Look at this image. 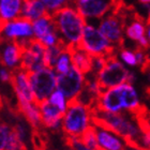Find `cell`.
Returning a JSON list of instances; mask_svg holds the SVG:
<instances>
[{
	"label": "cell",
	"mask_w": 150,
	"mask_h": 150,
	"mask_svg": "<svg viewBox=\"0 0 150 150\" xmlns=\"http://www.w3.org/2000/svg\"><path fill=\"white\" fill-rule=\"evenodd\" d=\"M61 43L68 48L79 45L87 21L75 4L68 6L53 14Z\"/></svg>",
	"instance_id": "obj_3"
},
{
	"label": "cell",
	"mask_w": 150,
	"mask_h": 150,
	"mask_svg": "<svg viewBox=\"0 0 150 150\" xmlns=\"http://www.w3.org/2000/svg\"><path fill=\"white\" fill-rule=\"evenodd\" d=\"M73 67L72 63V55H71V50L66 47L61 52L59 57L57 58L56 63L54 66V70L57 74H64L69 72L71 68Z\"/></svg>",
	"instance_id": "obj_23"
},
{
	"label": "cell",
	"mask_w": 150,
	"mask_h": 150,
	"mask_svg": "<svg viewBox=\"0 0 150 150\" xmlns=\"http://www.w3.org/2000/svg\"><path fill=\"white\" fill-rule=\"evenodd\" d=\"M26 149H27V144L21 139V137L16 134V132L13 129L12 132H11V135H10L9 137V142H8V146H6V150H26Z\"/></svg>",
	"instance_id": "obj_28"
},
{
	"label": "cell",
	"mask_w": 150,
	"mask_h": 150,
	"mask_svg": "<svg viewBox=\"0 0 150 150\" xmlns=\"http://www.w3.org/2000/svg\"><path fill=\"white\" fill-rule=\"evenodd\" d=\"M44 6H46V10L48 14H55L59 10L63 9L68 6L74 4L75 0H42Z\"/></svg>",
	"instance_id": "obj_27"
},
{
	"label": "cell",
	"mask_w": 150,
	"mask_h": 150,
	"mask_svg": "<svg viewBox=\"0 0 150 150\" xmlns=\"http://www.w3.org/2000/svg\"><path fill=\"white\" fill-rule=\"evenodd\" d=\"M32 28H33V37L35 40H41L43 37L56 31V25L54 22V17L52 14H46L40 18L32 22Z\"/></svg>",
	"instance_id": "obj_19"
},
{
	"label": "cell",
	"mask_w": 150,
	"mask_h": 150,
	"mask_svg": "<svg viewBox=\"0 0 150 150\" xmlns=\"http://www.w3.org/2000/svg\"><path fill=\"white\" fill-rule=\"evenodd\" d=\"M139 2L143 4V6H147V4H150V0H138Z\"/></svg>",
	"instance_id": "obj_39"
},
{
	"label": "cell",
	"mask_w": 150,
	"mask_h": 150,
	"mask_svg": "<svg viewBox=\"0 0 150 150\" xmlns=\"http://www.w3.org/2000/svg\"><path fill=\"white\" fill-rule=\"evenodd\" d=\"M96 78L102 89H107V88L116 87L125 83L133 84L135 79V74L130 70V68L125 66L117 58L115 54V55L107 57L105 66L96 75Z\"/></svg>",
	"instance_id": "obj_5"
},
{
	"label": "cell",
	"mask_w": 150,
	"mask_h": 150,
	"mask_svg": "<svg viewBox=\"0 0 150 150\" xmlns=\"http://www.w3.org/2000/svg\"><path fill=\"white\" fill-rule=\"evenodd\" d=\"M33 39L32 22L23 16L9 22L0 23V41L17 42L24 47Z\"/></svg>",
	"instance_id": "obj_7"
},
{
	"label": "cell",
	"mask_w": 150,
	"mask_h": 150,
	"mask_svg": "<svg viewBox=\"0 0 150 150\" xmlns=\"http://www.w3.org/2000/svg\"><path fill=\"white\" fill-rule=\"evenodd\" d=\"M46 14H48V12L42 0H25L22 11L23 17L30 22H33Z\"/></svg>",
	"instance_id": "obj_21"
},
{
	"label": "cell",
	"mask_w": 150,
	"mask_h": 150,
	"mask_svg": "<svg viewBox=\"0 0 150 150\" xmlns=\"http://www.w3.org/2000/svg\"><path fill=\"white\" fill-rule=\"evenodd\" d=\"M47 100L50 101L54 106H56L60 112H63V114L67 112L68 107H69V104H70L69 100L67 99L66 96H64L60 90H58V89H56V90L54 91Z\"/></svg>",
	"instance_id": "obj_26"
},
{
	"label": "cell",
	"mask_w": 150,
	"mask_h": 150,
	"mask_svg": "<svg viewBox=\"0 0 150 150\" xmlns=\"http://www.w3.org/2000/svg\"><path fill=\"white\" fill-rule=\"evenodd\" d=\"M23 46L13 41H0V63L11 71L21 69Z\"/></svg>",
	"instance_id": "obj_13"
},
{
	"label": "cell",
	"mask_w": 150,
	"mask_h": 150,
	"mask_svg": "<svg viewBox=\"0 0 150 150\" xmlns=\"http://www.w3.org/2000/svg\"><path fill=\"white\" fill-rule=\"evenodd\" d=\"M146 37H147L148 41H149V44H150V22H148L147 26H146Z\"/></svg>",
	"instance_id": "obj_37"
},
{
	"label": "cell",
	"mask_w": 150,
	"mask_h": 150,
	"mask_svg": "<svg viewBox=\"0 0 150 150\" xmlns=\"http://www.w3.org/2000/svg\"><path fill=\"white\" fill-rule=\"evenodd\" d=\"M26 150H29V149H26Z\"/></svg>",
	"instance_id": "obj_41"
},
{
	"label": "cell",
	"mask_w": 150,
	"mask_h": 150,
	"mask_svg": "<svg viewBox=\"0 0 150 150\" xmlns=\"http://www.w3.org/2000/svg\"><path fill=\"white\" fill-rule=\"evenodd\" d=\"M135 55H136V58H137L138 67H141V68H146V67L149 66L150 57L148 56L146 50H143V48L137 47V48L135 50Z\"/></svg>",
	"instance_id": "obj_33"
},
{
	"label": "cell",
	"mask_w": 150,
	"mask_h": 150,
	"mask_svg": "<svg viewBox=\"0 0 150 150\" xmlns=\"http://www.w3.org/2000/svg\"><path fill=\"white\" fill-rule=\"evenodd\" d=\"M46 47L38 40H31L27 45L23 47V56L21 69L25 70L28 73L35 72L43 69L45 64L44 55Z\"/></svg>",
	"instance_id": "obj_12"
},
{
	"label": "cell",
	"mask_w": 150,
	"mask_h": 150,
	"mask_svg": "<svg viewBox=\"0 0 150 150\" xmlns=\"http://www.w3.org/2000/svg\"><path fill=\"white\" fill-rule=\"evenodd\" d=\"M81 139L83 141V143H84L86 146H88L89 148L94 149V150H99L97 135H96V131H94L93 125H92V127H91V128L89 129L83 136H81Z\"/></svg>",
	"instance_id": "obj_29"
},
{
	"label": "cell",
	"mask_w": 150,
	"mask_h": 150,
	"mask_svg": "<svg viewBox=\"0 0 150 150\" xmlns=\"http://www.w3.org/2000/svg\"><path fill=\"white\" fill-rule=\"evenodd\" d=\"M12 130H13V127L9 125L6 122L0 121V150L6 149L9 137L10 135H11Z\"/></svg>",
	"instance_id": "obj_30"
},
{
	"label": "cell",
	"mask_w": 150,
	"mask_h": 150,
	"mask_svg": "<svg viewBox=\"0 0 150 150\" xmlns=\"http://www.w3.org/2000/svg\"><path fill=\"white\" fill-rule=\"evenodd\" d=\"M106 59L107 57H103V56H96L92 57L91 59V72L90 75H96L100 72L101 70L103 69V67L105 66L106 63Z\"/></svg>",
	"instance_id": "obj_31"
},
{
	"label": "cell",
	"mask_w": 150,
	"mask_h": 150,
	"mask_svg": "<svg viewBox=\"0 0 150 150\" xmlns=\"http://www.w3.org/2000/svg\"><path fill=\"white\" fill-rule=\"evenodd\" d=\"M11 85L16 94L17 102H35L27 71L23 69L13 71Z\"/></svg>",
	"instance_id": "obj_15"
},
{
	"label": "cell",
	"mask_w": 150,
	"mask_h": 150,
	"mask_svg": "<svg viewBox=\"0 0 150 150\" xmlns=\"http://www.w3.org/2000/svg\"><path fill=\"white\" fill-rule=\"evenodd\" d=\"M13 76V71H11L8 68H0V81L2 83H11Z\"/></svg>",
	"instance_id": "obj_34"
},
{
	"label": "cell",
	"mask_w": 150,
	"mask_h": 150,
	"mask_svg": "<svg viewBox=\"0 0 150 150\" xmlns=\"http://www.w3.org/2000/svg\"><path fill=\"white\" fill-rule=\"evenodd\" d=\"M66 48V46L62 43L58 44L56 46L52 47H46L45 50V55H44V60H45V64L46 67L50 68H54L55 63H56L57 58L59 57V55L61 54L63 50Z\"/></svg>",
	"instance_id": "obj_25"
},
{
	"label": "cell",
	"mask_w": 150,
	"mask_h": 150,
	"mask_svg": "<svg viewBox=\"0 0 150 150\" xmlns=\"http://www.w3.org/2000/svg\"><path fill=\"white\" fill-rule=\"evenodd\" d=\"M67 145L71 150H94L86 146L79 137H67Z\"/></svg>",
	"instance_id": "obj_32"
},
{
	"label": "cell",
	"mask_w": 150,
	"mask_h": 150,
	"mask_svg": "<svg viewBox=\"0 0 150 150\" xmlns=\"http://www.w3.org/2000/svg\"><path fill=\"white\" fill-rule=\"evenodd\" d=\"M146 6V9H147V16H148V22H150V4H147Z\"/></svg>",
	"instance_id": "obj_38"
},
{
	"label": "cell",
	"mask_w": 150,
	"mask_h": 150,
	"mask_svg": "<svg viewBox=\"0 0 150 150\" xmlns=\"http://www.w3.org/2000/svg\"><path fill=\"white\" fill-rule=\"evenodd\" d=\"M92 108L106 112H130L139 115L142 108L141 97L131 83L103 89Z\"/></svg>",
	"instance_id": "obj_1"
},
{
	"label": "cell",
	"mask_w": 150,
	"mask_h": 150,
	"mask_svg": "<svg viewBox=\"0 0 150 150\" xmlns=\"http://www.w3.org/2000/svg\"><path fill=\"white\" fill-rule=\"evenodd\" d=\"M70 50H71V55H72L73 67L76 68L77 70H79L85 75L90 74L92 57L79 46L73 47V48H70Z\"/></svg>",
	"instance_id": "obj_20"
},
{
	"label": "cell",
	"mask_w": 150,
	"mask_h": 150,
	"mask_svg": "<svg viewBox=\"0 0 150 150\" xmlns=\"http://www.w3.org/2000/svg\"><path fill=\"white\" fill-rule=\"evenodd\" d=\"M93 125V108L78 100L70 102L63 114L61 131L66 137L81 138Z\"/></svg>",
	"instance_id": "obj_4"
},
{
	"label": "cell",
	"mask_w": 150,
	"mask_h": 150,
	"mask_svg": "<svg viewBox=\"0 0 150 150\" xmlns=\"http://www.w3.org/2000/svg\"><path fill=\"white\" fill-rule=\"evenodd\" d=\"M87 76L79 70L72 67L69 72L57 74V89L60 90L69 102L76 101L84 91Z\"/></svg>",
	"instance_id": "obj_9"
},
{
	"label": "cell",
	"mask_w": 150,
	"mask_h": 150,
	"mask_svg": "<svg viewBox=\"0 0 150 150\" xmlns=\"http://www.w3.org/2000/svg\"><path fill=\"white\" fill-rule=\"evenodd\" d=\"M99 150H125L128 142L106 127L93 123Z\"/></svg>",
	"instance_id": "obj_14"
},
{
	"label": "cell",
	"mask_w": 150,
	"mask_h": 150,
	"mask_svg": "<svg viewBox=\"0 0 150 150\" xmlns=\"http://www.w3.org/2000/svg\"><path fill=\"white\" fill-rule=\"evenodd\" d=\"M78 46L87 52L91 57H108L115 55L117 47L114 46L98 28L97 23L87 22Z\"/></svg>",
	"instance_id": "obj_6"
},
{
	"label": "cell",
	"mask_w": 150,
	"mask_h": 150,
	"mask_svg": "<svg viewBox=\"0 0 150 150\" xmlns=\"http://www.w3.org/2000/svg\"><path fill=\"white\" fill-rule=\"evenodd\" d=\"M83 1H88V0H83Z\"/></svg>",
	"instance_id": "obj_40"
},
{
	"label": "cell",
	"mask_w": 150,
	"mask_h": 150,
	"mask_svg": "<svg viewBox=\"0 0 150 150\" xmlns=\"http://www.w3.org/2000/svg\"><path fill=\"white\" fill-rule=\"evenodd\" d=\"M42 117V127L50 131H61L63 112H60L56 106H54L48 100L39 103Z\"/></svg>",
	"instance_id": "obj_16"
},
{
	"label": "cell",
	"mask_w": 150,
	"mask_h": 150,
	"mask_svg": "<svg viewBox=\"0 0 150 150\" xmlns=\"http://www.w3.org/2000/svg\"><path fill=\"white\" fill-rule=\"evenodd\" d=\"M98 28L104 37L117 48L120 47L125 40V23L119 14L112 12L97 22Z\"/></svg>",
	"instance_id": "obj_10"
},
{
	"label": "cell",
	"mask_w": 150,
	"mask_h": 150,
	"mask_svg": "<svg viewBox=\"0 0 150 150\" xmlns=\"http://www.w3.org/2000/svg\"><path fill=\"white\" fill-rule=\"evenodd\" d=\"M146 26L147 24L141 18H133L125 24V38L137 43L138 41L146 37Z\"/></svg>",
	"instance_id": "obj_22"
},
{
	"label": "cell",
	"mask_w": 150,
	"mask_h": 150,
	"mask_svg": "<svg viewBox=\"0 0 150 150\" xmlns=\"http://www.w3.org/2000/svg\"><path fill=\"white\" fill-rule=\"evenodd\" d=\"M125 150H148V149H146L144 147H141V146L135 144H128L127 147L125 148Z\"/></svg>",
	"instance_id": "obj_36"
},
{
	"label": "cell",
	"mask_w": 150,
	"mask_h": 150,
	"mask_svg": "<svg viewBox=\"0 0 150 150\" xmlns=\"http://www.w3.org/2000/svg\"><path fill=\"white\" fill-rule=\"evenodd\" d=\"M0 102H1V100H0Z\"/></svg>",
	"instance_id": "obj_42"
},
{
	"label": "cell",
	"mask_w": 150,
	"mask_h": 150,
	"mask_svg": "<svg viewBox=\"0 0 150 150\" xmlns=\"http://www.w3.org/2000/svg\"><path fill=\"white\" fill-rule=\"evenodd\" d=\"M29 79L37 103L47 100L57 89V73L54 68L44 67L39 71L29 73Z\"/></svg>",
	"instance_id": "obj_8"
},
{
	"label": "cell",
	"mask_w": 150,
	"mask_h": 150,
	"mask_svg": "<svg viewBox=\"0 0 150 150\" xmlns=\"http://www.w3.org/2000/svg\"><path fill=\"white\" fill-rule=\"evenodd\" d=\"M139 146L150 150V127H145V132L142 137Z\"/></svg>",
	"instance_id": "obj_35"
},
{
	"label": "cell",
	"mask_w": 150,
	"mask_h": 150,
	"mask_svg": "<svg viewBox=\"0 0 150 150\" xmlns=\"http://www.w3.org/2000/svg\"><path fill=\"white\" fill-rule=\"evenodd\" d=\"M18 110L21 112L26 121L28 122L30 127L38 130L42 127V117H41V110L39 103L37 102H17Z\"/></svg>",
	"instance_id": "obj_17"
},
{
	"label": "cell",
	"mask_w": 150,
	"mask_h": 150,
	"mask_svg": "<svg viewBox=\"0 0 150 150\" xmlns=\"http://www.w3.org/2000/svg\"><path fill=\"white\" fill-rule=\"evenodd\" d=\"M138 116L130 112L112 114L93 108V123L108 128L125 138L128 144L139 146L145 132V125Z\"/></svg>",
	"instance_id": "obj_2"
},
{
	"label": "cell",
	"mask_w": 150,
	"mask_h": 150,
	"mask_svg": "<svg viewBox=\"0 0 150 150\" xmlns=\"http://www.w3.org/2000/svg\"><path fill=\"white\" fill-rule=\"evenodd\" d=\"M24 3L25 0H0V23L21 17Z\"/></svg>",
	"instance_id": "obj_18"
},
{
	"label": "cell",
	"mask_w": 150,
	"mask_h": 150,
	"mask_svg": "<svg viewBox=\"0 0 150 150\" xmlns=\"http://www.w3.org/2000/svg\"><path fill=\"white\" fill-rule=\"evenodd\" d=\"M74 4L87 22L97 23L102 17L114 12L115 0H75Z\"/></svg>",
	"instance_id": "obj_11"
},
{
	"label": "cell",
	"mask_w": 150,
	"mask_h": 150,
	"mask_svg": "<svg viewBox=\"0 0 150 150\" xmlns=\"http://www.w3.org/2000/svg\"><path fill=\"white\" fill-rule=\"evenodd\" d=\"M118 50H116V56L120 61H121L125 66L128 68H137L138 62L137 58L135 55V50H131V48H127V47H118Z\"/></svg>",
	"instance_id": "obj_24"
}]
</instances>
